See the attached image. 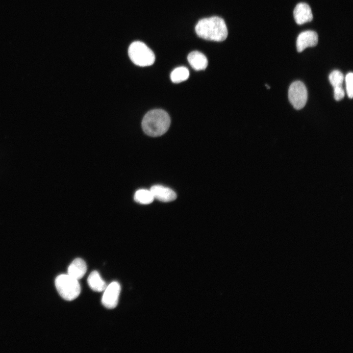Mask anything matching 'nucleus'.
<instances>
[{
  "label": "nucleus",
  "mask_w": 353,
  "mask_h": 353,
  "mask_svg": "<svg viewBox=\"0 0 353 353\" xmlns=\"http://www.w3.org/2000/svg\"><path fill=\"white\" fill-rule=\"evenodd\" d=\"M195 30L200 37L217 42L225 40L228 34L224 20L216 16L200 20L196 25Z\"/></svg>",
  "instance_id": "obj_1"
},
{
  "label": "nucleus",
  "mask_w": 353,
  "mask_h": 353,
  "mask_svg": "<svg viewBox=\"0 0 353 353\" xmlns=\"http://www.w3.org/2000/svg\"><path fill=\"white\" fill-rule=\"evenodd\" d=\"M171 123L168 114L164 110L156 109L144 116L142 127L144 132L152 137L160 136L167 132Z\"/></svg>",
  "instance_id": "obj_2"
},
{
  "label": "nucleus",
  "mask_w": 353,
  "mask_h": 353,
  "mask_svg": "<svg viewBox=\"0 0 353 353\" xmlns=\"http://www.w3.org/2000/svg\"><path fill=\"white\" fill-rule=\"evenodd\" d=\"M55 284L59 295L67 301L74 300L80 293V286L78 280L68 274L57 276Z\"/></svg>",
  "instance_id": "obj_3"
},
{
  "label": "nucleus",
  "mask_w": 353,
  "mask_h": 353,
  "mask_svg": "<svg viewBox=\"0 0 353 353\" xmlns=\"http://www.w3.org/2000/svg\"><path fill=\"white\" fill-rule=\"evenodd\" d=\"M128 53L132 62L141 67L151 66L155 61L153 51L140 41L132 43L128 48Z\"/></svg>",
  "instance_id": "obj_4"
},
{
  "label": "nucleus",
  "mask_w": 353,
  "mask_h": 353,
  "mask_svg": "<svg viewBox=\"0 0 353 353\" xmlns=\"http://www.w3.org/2000/svg\"><path fill=\"white\" fill-rule=\"evenodd\" d=\"M288 99L293 107L300 110L305 105L307 99L306 88L303 82L295 81L289 86Z\"/></svg>",
  "instance_id": "obj_5"
},
{
  "label": "nucleus",
  "mask_w": 353,
  "mask_h": 353,
  "mask_svg": "<svg viewBox=\"0 0 353 353\" xmlns=\"http://www.w3.org/2000/svg\"><path fill=\"white\" fill-rule=\"evenodd\" d=\"M102 297V304L107 308H114L117 305L121 286L117 281H113L106 286Z\"/></svg>",
  "instance_id": "obj_6"
},
{
  "label": "nucleus",
  "mask_w": 353,
  "mask_h": 353,
  "mask_svg": "<svg viewBox=\"0 0 353 353\" xmlns=\"http://www.w3.org/2000/svg\"><path fill=\"white\" fill-rule=\"evenodd\" d=\"M318 41L317 33L312 30H307L301 33L297 39L296 47L298 52H302L309 47L315 46Z\"/></svg>",
  "instance_id": "obj_7"
},
{
  "label": "nucleus",
  "mask_w": 353,
  "mask_h": 353,
  "mask_svg": "<svg viewBox=\"0 0 353 353\" xmlns=\"http://www.w3.org/2000/svg\"><path fill=\"white\" fill-rule=\"evenodd\" d=\"M294 18L299 25L310 22L313 15L309 5L303 2L297 4L294 10Z\"/></svg>",
  "instance_id": "obj_8"
},
{
  "label": "nucleus",
  "mask_w": 353,
  "mask_h": 353,
  "mask_svg": "<svg viewBox=\"0 0 353 353\" xmlns=\"http://www.w3.org/2000/svg\"><path fill=\"white\" fill-rule=\"evenodd\" d=\"M154 198L163 202H170L176 198V193L171 189L159 185L152 186L150 190Z\"/></svg>",
  "instance_id": "obj_9"
},
{
  "label": "nucleus",
  "mask_w": 353,
  "mask_h": 353,
  "mask_svg": "<svg viewBox=\"0 0 353 353\" xmlns=\"http://www.w3.org/2000/svg\"><path fill=\"white\" fill-rule=\"evenodd\" d=\"M87 271L85 262L80 258L74 259L69 265L68 269V274L72 277L78 280L81 278Z\"/></svg>",
  "instance_id": "obj_10"
},
{
  "label": "nucleus",
  "mask_w": 353,
  "mask_h": 353,
  "mask_svg": "<svg viewBox=\"0 0 353 353\" xmlns=\"http://www.w3.org/2000/svg\"><path fill=\"white\" fill-rule=\"evenodd\" d=\"M187 59L191 66L195 70H204L208 65L206 57L198 51L190 52L188 55Z\"/></svg>",
  "instance_id": "obj_11"
},
{
  "label": "nucleus",
  "mask_w": 353,
  "mask_h": 353,
  "mask_svg": "<svg viewBox=\"0 0 353 353\" xmlns=\"http://www.w3.org/2000/svg\"><path fill=\"white\" fill-rule=\"evenodd\" d=\"M87 282L90 287L94 291L101 292L105 290L107 285L105 282L101 278L99 273L93 271L89 276Z\"/></svg>",
  "instance_id": "obj_12"
},
{
  "label": "nucleus",
  "mask_w": 353,
  "mask_h": 353,
  "mask_svg": "<svg viewBox=\"0 0 353 353\" xmlns=\"http://www.w3.org/2000/svg\"><path fill=\"white\" fill-rule=\"evenodd\" d=\"M189 76L188 69L185 67H179L174 69L170 75V78L174 83H180L188 79Z\"/></svg>",
  "instance_id": "obj_13"
},
{
  "label": "nucleus",
  "mask_w": 353,
  "mask_h": 353,
  "mask_svg": "<svg viewBox=\"0 0 353 353\" xmlns=\"http://www.w3.org/2000/svg\"><path fill=\"white\" fill-rule=\"evenodd\" d=\"M134 199L138 203L147 204L152 202L154 198L150 190L142 189L135 192Z\"/></svg>",
  "instance_id": "obj_14"
},
{
  "label": "nucleus",
  "mask_w": 353,
  "mask_h": 353,
  "mask_svg": "<svg viewBox=\"0 0 353 353\" xmlns=\"http://www.w3.org/2000/svg\"><path fill=\"white\" fill-rule=\"evenodd\" d=\"M343 80V74L339 70H334L329 75V82L333 88L342 86Z\"/></svg>",
  "instance_id": "obj_15"
},
{
  "label": "nucleus",
  "mask_w": 353,
  "mask_h": 353,
  "mask_svg": "<svg viewBox=\"0 0 353 353\" xmlns=\"http://www.w3.org/2000/svg\"><path fill=\"white\" fill-rule=\"evenodd\" d=\"M346 90L348 96L352 99L353 96V74L352 72L348 73L345 77Z\"/></svg>",
  "instance_id": "obj_16"
},
{
  "label": "nucleus",
  "mask_w": 353,
  "mask_h": 353,
  "mask_svg": "<svg viewBox=\"0 0 353 353\" xmlns=\"http://www.w3.org/2000/svg\"><path fill=\"white\" fill-rule=\"evenodd\" d=\"M344 96L345 92L342 86H339L334 88V98L336 101L341 100Z\"/></svg>",
  "instance_id": "obj_17"
}]
</instances>
